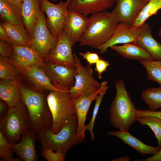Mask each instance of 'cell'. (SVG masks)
Here are the masks:
<instances>
[{"label":"cell","mask_w":161,"mask_h":161,"mask_svg":"<svg viewBox=\"0 0 161 161\" xmlns=\"http://www.w3.org/2000/svg\"><path fill=\"white\" fill-rule=\"evenodd\" d=\"M108 88V86H107L105 89L100 92L97 96L95 100V103L91 119L89 123L87 125H85V130H88L90 132L92 140H93L95 138L94 134L93 132V130L95 118L97 115L100 104Z\"/></svg>","instance_id":"cell-33"},{"label":"cell","mask_w":161,"mask_h":161,"mask_svg":"<svg viewBox=\"0 0 161 161\" xmlns=\"http://www.w3.org/2000/svg\"><path fill=\"white\" fill-rule=\"evenodd\" d=\"M6 58L18 70L25 75L37 89L50 91L59 89L53 85L44 69L38 67L27 66L12 58Z\"/></svg>","instance_id":"cell-14"},{"label":"cell","mask_w":161,"mask_h":161,"mask_svg":"<svg viewBox=\"0 0 161 161\" xmlns=\"http://www.w3.org/2000/svg\"><path fill=\"white\" fill-rule=\"evenodd\" d=\"M89 18L79 42L81 46L98 49L110 39L118 23L110 13L106 11L92 15Z\"/></svg>","instance_id":"cell-3"},{"label":"cell","mask_w":161,"mask_h":161,"mask_svg":"<svg viewBox=\"0 0 161 161\" xmlns=\"http://www.w3.org/2000/svg\"><path fill=\"white\" fill-rule=\"evenodd\" d=\"M37 140L36 133L29 129L21 135L20 142L13 143L12 149L24 161H37L38 159L35 150V142Z\"/></svg>","instance_id":"cell-18"},{"label":"cell","mask_w":161,"mask_h":161,"mask_svg":"<svg viewBox=\"0 0 161 161\" xmlns=\"http://www.w3.org/2000/svg\"><path fill=\"white\" fill-rule=\"evenodd\" d=\"M161 9V0H150L141 10L132 25L137 27L142 26L149 17Z\"/></svg>","instance_id":"cell-28"},{"label":"cell","mask_w":161,"mask_h":161,"mask_svg":"<svg viewBox=\"0 0 161 161\" xmlns=\"http://www.w3.org/2000/svg\"><path fill=\"white\" fill-rule=\"evenodd\" d=\"M131 158L127 156H125L121 157L115 158L111 160L112 161H129L131 160Z\"/></svg>","instance_id":"cell-42"},{"label":"cell","mask_w":161,"mask_h":161,"mask_svg":"<svg viewBox=\"0 0 161 161\" xmlns=\"http://www.w3.org/2000/svg\"><path fill=\"white\" fill-rule=\"evenodd\" d=\"M41 0H24L22 14L24 25L31 38L34 27L41 10Z\"/></svg>","instance_id":"cell-22"},{"label":"cell","mask_w":161,"mask_h":161,"mask_svg":"<svg viewBox=\"0 0 161 161\" xmlns=\"http://www.w3.org/2000/svg\"><path fill=\"white\" fill-rule=\"evenodd\" d=\"M138 61L144 67L148 79L157 82L161 87V61L139 60Z\"/></svg>","instance_id":"cell-29"},{"label":"cell","mask_w":161,"mask_h":161,"mask_svg":"<svg viewBox=\"0 0 161 161\" xmlns=\"http://www.w3.org/2000/svg\"><path fill=\"white\" fill-rule=\"evenodd\" d=\"M41 8L47 16L48 27L52 34L58 38L63 31L66 15L69 11L65 2L55 4L49 0H41Z\"/></svg>","instance_id":"cell-9"},{"label":"cell","mask_w":161,"mask_h":161,"mask_svg":"<svg viewBox=\"0 0 161 161\" xmlns=\"http://www.w3.org/2000/svg\"><path fill=\"white\" fill-rule=\"evenodd\" d=\"M49 0L55 2V1H57L59 0Z\"/></svg>","instance_id":"cell-46"},{"label":"cell","mask_w":161,"mask_h":161,"mask_svg":"<svg viewBox=\"0 0 161 161\" xmlns=\"http://www.w3.org/2000/svg\"><path fill=\"white\" fill-rule=\"evenodd\" d=\"M137 117L143 116H152L158 117L161 119V111H152L148 109L143 110L137 109Z\"/></svg>","instance_id":"cell-38"},{"label":"cell","mask_w":161,"mask_h":161,"mask_svg":"<svg viewBox=\"0 0 161 161\" xmlns=\"http://www.w3.org/2000/svg\"><path fill=\"white\" fill-rule=\"evenodd\" d=\"M138 161H161V149L152 157Z\"/></svg>","instance_id":"cell-41"},{"label":"cell","mask_w":161,"mask_h":161,"mask_svg":"<svg viewBox=\"0 0 161 161\" xmlns=\"http://www.w3.org/2000/svg\"><path fill=\"white\" fill-rule=\"evenodd\" d=\"M72 42L62 31L57 44L50 52L46 60L48 62L69 68L75 67V58L72 52Z\"/></svg>","instance_id":"cell-11"},{"label":"cell","mask_w":161,"mask_h":161,"mask_svg":"<svg viewBox=\"0 0 161 161\" xmlns=\"http://www.w3.org/2000/svg\"><path fill=\"white\" fill-rule=\"evenodd\" d=\"M110 48L123 57L130 59L154 60L145 49L134 43L124 44L120 46L114 45Z\"/></svg>","instance_id":"cell-24"},{"label":"cell","mask_w":161,"mask_h":161,"mask_svg":"<svg viewBox=\"0 0 161 161\" xmlns=\"http://www.w3.org/2000/svg\"><path fill=\"white\" fill-rule=\"evenodd\" d=\"M15 2L20 4H22L24 0H13Z\"/></svg>","instance_id":"cell-44"},{"label":"cell","mask_w":161,"mask_h":161,"mask_svg":"<svg viewBox=\"0 0 161 161\" xmlns=\"http://www.w3.org/2000/svg\"><path fill=\"white\" fill-rule=\"evenodd\" d=\"M0 40L5 42H8L13 45V43L11 39L1 23L0 24Z\"/></svg>","instance_id":"cell-39"},{"label":"cell","mask_w":161,"mask_h":161,"mask_svg":"<svg viewBox=\"0 0 161 161\" xmlns=\"http://www.w3.org/2000/svg\"><path fill=\"white\" fill-rule=\"evenodd\" d=\"M157 35L160 38H161V27L160 28L159 31H158Z\"/></svg>","instance_id":"cell-43"},{"label":"cell","mask_w":161,"mask_h":161,"mask_svg":"<svg viewBox=\"0 0 161 161\" xmlns=\"http://www.w3.org/2000/svg\"><path fill=\"white\" fill-rule=\"evenodd\" d=\"M89 21L90 18L87 16L69 10L65 20L63 32L71 41L73 46L79 42Z\"/></svg>","instance_id":"cell-16"},{"label":"cell","mask_w":161,"mask_h":161,"mask_svg":"<svg viewBox=\"0 0 161 161\" xmlns=\"http://www.w3.org/2000/svg\"><path fill=\"white\" fill-rule=\"evenodd\" d=\"M116 0H70L68 4L69 10L87 16L105 11L112 7Z\"/></svg>","instance_id":"cell-17"},{"label":"cell","mask_w":161,"mask_h":161,"mask_svg":"<svg viewBox=\"0 0 161 161\" xmlns=\"http://www.w3.org/2000/svg\"><path fill=\"white\" fill-rule=\"evenodd\" d=\"M115 97L112 102L109 117L112 126L119 130L128 131L137 120V109L133 103L121 79L115 83Z\"/></svg>","instance_id":"cell-2"},{"label":"cell","mask_w":161,"mask_h":161,"mask_svg":"<svg viewBox=\"0 0 161 161\" xmlns=\"http://www.w3.org/2000/svg\"><path fill=\"white\" fill-rule=\"evenodd\" d=\"M22 4L13 0H0V15L3 22L16 24H24Z\"/></svg>","instance_id":"cell-23"},{"label":"cell","mask_w":161,"mask_h":161,"mask_svg":"<svg viewBox=\"0 0 161 161\" xmlns=\"http://www.w3.org/2000/svg\"><path fill=\"white\" fill-rule=\"evenodd\" d=\"M12 45H10L5 42L0 41V53L1 56L8 58L13 54Z\"/></svg>","instance_id":"cell-37"},{"label":"cell","mask_w":161,"mask_h":161,"mask_svg":"<svg viewBox=\"0 0 161 161\" xmlns=\"http://www.w3.org/2000/svg\"><path fill=\"white\" fill-rule=\"evenodd\" d=\"M29 129L27 110L22 102L9 108L6 116L0 120V130L12 143H16Z\"/></svg>","instance_id":"cell-6"},{"label":"cell","mask_w":161,"mask_h":161,"mask_svg":"<svg viewBox=\"0 0 161 161\" xmlns=\"http://www.w3.org/2000/svg\"><path fill=\"white\" fill-rule=\"evenodd\" d=\"M150 0H116L111 14L118 23L132 25L142 8Z\"/></svg>","instance_id":"cell-12"},{"label":"cell","mask_w":161,"mask_h":161,"mask_svg":"<svg viewBox=\"0 0 161 161\" xmlns=\"http://www.w3.org/2000/svg\"><path fill=\"white\" fill-rule=\"evenodd\" d=\"M137 120L141 124L146 125L150 127L155 135V138L157 140V147L161 149V119L152 116L137 117Z\"/></svg>","instance_id":"cell-30"},{"label":"cell","mask_w":161,"mask_h":161,"mask_svg":"<svg viewBox=\"0 0 161 161\" xmlns=\"http://www.w3.org/2000/svg\"><path fill=\"white\" fill-rule=\"evenodd\" d=\"M4 102L2 100L0 101V120L5 117L9 109H7Z\"/></svg>","instance_id":"cell-40"},{"label":"cell","mask_w":161,"mask_h":161,"mask_svg":"<svg viewBox=\"0 0 161 161\" xmlns=\"http://www.w3.org/2000/svg\"><path fill=\"white\" fill-rule=\"evenodd\" d=\"M101 83V87L95 93L72 98L78 120L77 135L81 140H83L85 137V123L91 104L95 100L97 95L108 86L106 81H103Z\"/></svg>","instance_id":"cell-15"},{"label":"cell","mask_w":161,"mask_h":161,"mask_svg":"<svg viewBox=\"0 0 161 161\" xmlns=\"http://www.w3.org/2000/svg\"><path fill=\"white\" fill-rule=\"evenodd\" d=\"M151 30L149 24L146 23L141 37L134 43L145 49L154 60L161 61V44L153 38Z\"/></svg>","instance_id":"cell-26"},{"label":"cell","mask_w":161,"mask_h":161,"mask_svg":"<svg viewBox=\"0 0 161 161\" xmlns=\"http://www.w3.org/2000/svg\"><path fill=\"white\" fill-rule=\"evenodd\" d=\"M79 55L81 56L83 59H85L88 64L90 65L96 64L100 59L97 53L92 52L89 51L85 53H80Z\"/></svg>","instance_id":"cell-35"},{"label":"cell","mask_w":161,"mask_h":161,"mask_svg":"<svg viewBox=\"0 0 161 161\" xmlns=\"http://www.w3.org/2000/svg\"><path fill=\"white\" fill-rule=\"evenodd\" d=\"M95 70L98 74L99 79H100L103 72L106 70L110 64L109 62L103 59H100L95 64Z\"/></svg>","instance_id":"cell-36"},{"label":"cell","mask_w":161,"mask_h":161,"mask_svg":"<svg viewBox=\"0 0 161 161\" xmlns=\"http://www.w3.org/2000/svg\"><path fill=\"white\" fill-rule=\"evenodd\" d=\"M74 55L76 73L75 84L69 90L72 98L95 93L101 87L102 83L94 78L92 65L83 66L77 55L74 53Z\"/></svg>","instance_id":"cell-7"},{"label":"cell","mask_w":161,"mask_h":161,"mask_svg":"<svg viewBox=\"0 0 161 161\" xmlns=\"http://www.w3.org/2000/svg\"><path fill=\"white\" fill-rule=\"evenodd\" d=\"M1 24L11 39L13 45L30 47L31 38L24 24H16L6 22Z\"/></svg>","instance_id":"cell-25"},{"label":"cell","mask_w":161,"mask_h":161,"mask_svg":"<svg viewBox=\"0 0 161 161\" xmlns=\"http://www.w3.org/2000/svg\"><path fill=\"white\" fill-rule=\"evenodd\" d=\"M18 70L6 58L0 56V78L2 80H10L16 79Z\"/></svg>","instance_id":"cell-31"},{"label":"cell","mask_w":161,"mask_h":161,"mask_svg":"<svg viewBox=\"0 0 161 161\" xmlns=\"http://www.w3.org/2000/svg\"><path fill=\"white\" fill-rule=\"evenodd\" d=\"M13 143L9 141L0 130V157L5 161H16L18 159L13 157Z\"/></svg>","instance_id":"cell-32"},{"label":"cell","mask_w":161,"mask_h":161,"mask_svg":"<svg viewBox=\"0 0 161 161\" xmlns=\"http://www.w3.org/2000/svg\"><path fill=\"white\" fill-rule=\"evenodd\" d=\"M13 54L10 58L29 66L44 68L43 58L32 48L25 46L12 45Z\"/></svg>","instance_id":"cell-19"},{"label":"cell","mask_w":161,"mask_h":161,"mask_svg":"<svg viewBox=\"0 0 161 161\" xmlns=\"http://www.w3.org/2000/svg\"><path fill=\"white\" fill-rule=\"evenodd\" d=\"M49 149L41 148L42 155L48 161H64L65 154L59 151L54 152Z\"/></svg>","instance_id":"cell-34"},{"label":"cell","mask_w":161,"mask_h":161,"mask_svg":"<svg viewBox=\"0 0 161 161\" xmlns=\"http://www.w3.org/2000/svg\"><path fill=\"white\" fill-rule=\"evenodd\" d=\"M107 135L116 137L126 144L131 147L142 155H154L160 149L146 145L131 134L128 131L119 130L117 131H109Z\"/></svg>","instance_id":"cell-21"},{"label":"cell","mask_w":161,"mask_h":161,"mask_svg":"<svg viewBox=\"0 0 161 161\" xmlns=\"http://www.w3.org/2000/svg\"><path fill=\"white\" fill-rule=\"evenodd\" d=\"M78 124L76 116L68 120L57 133H53L50 129L36 133L41 148L60 151L65 154L70 148L83 140L77 136Z\"/></svg>","instance_id":"cell-4"},{"label":"cell","mask_w":161,"mask_h":161,"mask_svg":"<svg viewBox=\"0 0 161 161\" xmlns=\"http://www.w3.org/2000/svg\"><path fill=\"white\" fill-rule=\"evenodd\" d=\"M146 24L137 27L124 23H118L110 39L97 49L103 54L108 48L117 44L136 42L141 37Z\"/></svg>","instance_id":"cell-10"},{"label":"cell","mask_w":161,"mask_h":161,"mask_svg":"<svg viewBox=\"0 0 161 161\" xmlns=\"http://www.w3.org/2000/svg\"><path fill=\"white\" fill-rule=\"evenodd\" d=\"M31 38L30 47L45 59L58 42V38L53 36L50 31L47 24L45 14L41 9Z\"/></svg>","instance_id":"cell-8"},{"label":"cell","mask_w":161,"mask_h":161,"mask_svg":"<svg viewBox=\"0 0 161 161\" xmlns=\"http://www.w3.org/2000/svg\"><path fill=\"white\" fill-rule=\"evenodd\" d=\"M141 97L149 110L156 111L161 108V87L146 89L142 92Z\"/></svg>","instance_id":"cell-27"},{"label":"cell","mask_w":161,"mask_h":161,"mask_svg":"<svg viewBox=\"0 0 161 161\" xmlns=\"http://www.w3.org/2000/svg\"><path fill=\"white\" fill-rule=\"evenodd\" d=\"M21 102L27 110L29 130L36 133L51 129L52 115L46 99L41 93L24 87L20 90Z\"/></svg>","instance_id":"cell-1"},{"label":"cell","mask_w":161,"mask_h":161,"mask_svg":"<svg viewBox=\"0 0 161 161\" xmlns=\"http://www.w3.org/2000/svg\"><path fill=\"white\" fill-rule=\"evenodd\" d=\"M43 69L52 83L57 88L70 89L74 86L75 67L69 68L48 62Z\"/></svg>","instance_id":"cell-13"},{"label":"cell","mask_w":161,"mask_h":161,"mask_svg":"<svg viewBox=\"0 0 161 161\" xmlns=\"http://www.w3.org/2000/svg\"><path fill=\"white\" fill-rule=\"evenodd\" d=\"M69 90L59 89L51 91L47 96L53 119L50 130L54 133H58L68 120L76 116Z\"/></svg>","instance_id":"cell-5"},{"label":"cell","mask_w":161,"mask_h":161,"mask_svg":"<svg viewBox=\"0 0 161 161\" xmlns=\"http://www.w3.org/2000/svg\"><path fill=\"white\" fill-rule=\"evenodd\" d=\"M70 0H66L65 2H66V4H67V5H68V3H69V2Z\"/></svg>","instance_id":"cell-45"},{"label":"cell","mask_w":161,"mask_h":161,"mask_svg":"<svg viewBox=\"0 0 161 161\" xmlns=\"http://www.w3.org/2000/svg\"><path fill=\"white\" fill-rule=\"evenodd\" d=\"M21 86L16 79L6 80L1 79L0 82V97L9 108L21 102Z\"/></svg>","instance_id":"cell-20"}]
</instances>
